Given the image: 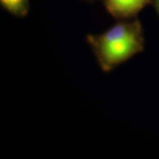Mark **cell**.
<instances>
[{
  "instance_id": "cell-1",
  "label": "cell",
  "mask_w": 159,
  "mask_h": 159,
  "mask_svg": "<svg viewBox=\"0 0 159 159\" xmlns=\"http://www.w3.org/2000/svg\"><path fill=\"white\" fill-rule=\"evenodd\" d=\"M85 40L104 73L142 52L144 44L142 24L135 18L119 20L101 34H87Z\"/></svg>"
},
{
  "instance_id": "cell-2",
  "label": "cell",
  "mask_w": 159,
  "mask_h": 159,
  "mask_svg": "<svg viewBox=\"0 0 159 159\" xmlns=\"http://www.w3.org/2000/svg\"><path fill=\"white\" fill-rule=\"evenodd\" d=\"M153 0H102L108 13L118 20L134 18Z\"/></svg>"
},
{
  "instance_id": "cell-3",
  "label": "cell",
  "mask_w": 159,
  "mask_h": 159,
  "mask_svg": "<svg viewBox=\"0 0 159 159\" xmlns=\"http://www.w3.org/2000/svg\"><path fill=\"white\" fill-rule=\"evenodd\" d=\"M4 10L15 17H25L30 10L29 0H0Z\"/></svg>"
},
{
  "instance_id": "cell-4",
  "label": "cell",
  "mask_w": 159,
  "mask_h": 159,
  "mask_svg": "<svg viewBox=\"0 0 159 159\" xmlns=\"http://www.w3.org/2000/svg\"><path fill=\"white\" fill-rule=\"evenodd\" d=\"M154 1H155V5H156V10H157L158 13L159 14V0H154Z\"/></svg>"
},
{
  "instance_id": "cell-5",
  "label": "cell",
  "mask_w": 159,
  "mask_h": 159,
  "mask_svg": "<svg viewBox=\"0 0 159 159\" xmlns=\"http://www.w3.org/2000/svg\"><path fill=\"white\" fill-rule=\"evenodd\" d=\"M85 1H93L94 0H85Z\"/></svg>"
}]
</instances>
